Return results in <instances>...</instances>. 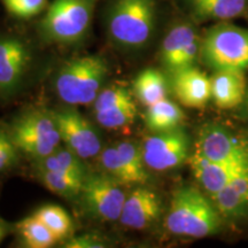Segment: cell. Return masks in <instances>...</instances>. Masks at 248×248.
Returning <instances> with one entry per match:
<instances>
[{
    "label": "cell",
    "mask_w": 248,
    "mask_h": 248,
    "mask_svg": "<svg viewBox=\"0 0 248 248\" xmlns=\"http://www.w3.org/2000/svg\"><path fill=\"white\" fill-rule=\"evenodd\" d=\"M221 217L213 200L186 185L173 192L166 226L170 233L179 237L204 238L218 232Z\"/></svg>",
    "instance_id": "obj_1"
},
{
    "label": "cell",
    "mask_w": 248,
    "mask_h": 248,
    "mask_svg": "<svg viewBox=\"0 0 248 248\" xmlns=\"http://www.w3.org/2000/svg\"><path fill=\"white\" fill-rule=\"evenodd\" d=\"M108 75V66L99 55H85L66 62L55 77L58 97L68 105H88L95 100Z\"/></svg>",
    "instance_id": "obj_2"
},
{
    "label": "cell",
    "mask_w": 248,
    "mask_h": 248,
    "mask_svg": "<svg viewBox=\"0 0 248 248\" xmlns=\"http://www.w3.org/2000/svg\"><path fill=\"white\" fill-rule=\"evenodd\" d=\"M155 21L154 0H115L108 15V32L117 45L139 48L151 39Z\"/></svg>",
    "instance_id": "obj_3"
},
{
    "label": "cell",
    "mask_w": 248,
    "mask_h": 248,
    "mask_svg": "<svg viewBox=\"0 0 248 248\" xmlns=\"http://www.w3.org/2000/svg\"><path fill=\"white\" fill-rule=\"evenodd\" d=\"M200 58L214 71L248 69V29L221 22L206 31Z\"/></svg>",
    "instance_id": "obj_4"
},
{
    "label": "cell",
    "mask_w": 248,
    "mask_h": 248,
    "mask_svg": "<svg viewBox=\"0 0 248 248\" xmlns=\"http://www.w3.org/2000/svg\"><path fill=\"white\" fill-rule=\"evenodd\" d=\"M95 4L97 0H53L40 22L43 35L61 44L78 42L91 24Z\"/></svg>",
    "instance_id": "obj_5"
},
{
    "label": "cell",
    "mask_w": 248,
    "mask_h": 248,
    "mask_svg": "<svg viewBox=\"0 0 248 248\" xmlns=\"http://www.w3.org/2000/svg\"><path fill=\"white\" fill-rule=\"evenodd\" d=\"M9 135L18 151L33 160L48 156L60 147V131L53 114L31 111L12 124Z\"/></svg>",
    "instance_id": "obj_6"
},
{
    "label": "cell",
    "mask_w": 248,
    "mask_h": 248,
    "mask_svg": "<svg viewBox=\"0 0 248 248\" xmlns=\"http://www.w3.org/2000/svg\"><path fill=\"white\" fill-rule=\"evenodd\" d=\"M195 151L215 162L248 166V139L217 123H206L198 133Z\"/></svg>",
    "instance_id": "obj_7"
},
{
    "label": "cell",
    "mask_w": 248,
    "mask_h": 248,
    "mask_svg": "<svg viewBox=\"0 0 248 248\" xmlns=\"http://www.w3.org/2000/svg\"><path fill=\"white\" fill-rule=\"evenodd\" d=\"M119 182L105 175H86L79 197L88 212L104 221H117L126 195Z\"/></svg>",
    "instance_id": "obj_8"
},
{
    "label": "cell",
    "mask_w": 248,
    "mask_h": 248,
    "mask_svg": "<svg viewBox=\"0 0 248 248\" xmlns=\"http://www.w3.org/2000/svg\"><path fill=\"white\" fill-rule=\"evenodd\" d=\"M141 150L146 167L156 171H166L177 168L187 160L190 139L185 130L178 126L147 137Z\"/></svg>",
    "instance_id": "obj_9"
},
{
    "label": "cell",
    "mask_w": 248,
    "mask_h": 248,
    "mask_svg": "<svg viewBox=\"0 0 248 248\" xmlns=\"http://www.w3.org/2000/svg\"><path fill=\"white\" fill-rule=\"evenodd\" d=\"M52 114L57 121L61 140L64 146L83 160L92 159L100 155L102 151L100 136L82 114L73 108L60 109Z\"/></svg>",
    "instance_id": "obj_10"
},
{
    "label": "cell",
    "mask_w": 248,
    "mask_h": 248,
    "mask_svg": "<svg viewBox=\"0 0 248 248\" xmlns=\"http://www.w3.org/2000/svg\"><path fill=\"white\" fill-rule=\"evenodd\" d=\"M201 39L192 24L179 23L164 37L160 60L169 74L193 67L200 57Z\"/></svg>",
    "instance_id": "obj_11"
},
{
    "label": "cell",
    "mask_w": 248,
    "mask_h": 248,
    "mask_svg": "<svg viewBox=\"0 0 248 248\" xmlns=\"http://www.w3.org/2000/svg\"><path fill=\"white\" fill-rule=\"evenodd\" d=\"M29 62V49L21 40L0 39V97L8 98L16 91Z\"/></svg>",
    "instance_id": "obj_12"
},
{
    "label": "cell",
    "mask_w": 248,
    "mask_h": 248,
    "mask_svg": "<svg viewBox=\"0 0 248 248\" xmlns=\"http://www.w3.org/2000/svg\"><path fill=\"white\" fill-rule=\"evenodd\" d=\"M161 200L156 192L139 186L126 195L120 222L135 230H142L153 224L160 217Z\"/></svg>",
    "instance_id": "obj_13"
},
{
    "label": "cell",
    "mask_w": 248,
    "mask_h": 248,
    "mask_svg": "<svg viewBox=\"0 0 248 248\" xmlns=\"http://www.w3.org/2000/svg\"><path fill=\"white\" fill-rule=\"evenodd\" d=\"M170 76L172 91L184 106L201 108L212 99L210 77L195 66L176 71Z\"/></svg>",
    "instance_id": "obj_14"
},
{
    "label": "cell",
    "mask_w": 248,
    "mask_h": 248,
    "mask_svg": "<svg viewBox=\"0 0 248 248\" xmlns=\"http://www.w3.org/2000/svg\"><path fill=\"white\" fill-rule=\"evenodd\" d=\"M190 161L195 178L210 197L248 170V166L215 162L204 157L197 151Z\"/></svg>",
    "instance_id": "obj_15"
},
{
    "label": "cell",
    "mask_w": 248,
    "mask_h": 248,
    "mask_svg": "<svg viewBox=\"0 0 248 248\" xmlns=\"http://www.w3.org/2000/svg\"><path fill=\"white\" fill-rule=\"evenodd\" d=\"M212 99L217 107L230 109L243 104L247 94L245 71L218 70L210 77Z\"/></svg>",
    "instance_id": "obj_16"
},
{
    "label": "cell",
    "mask_w": 248,
    "mask_h": 248,
    "mask_svg": "<svg viewBox=\"0 0 248 248\" xmlns=\"http://www.w3.org/2000/svg\"><path fill=\"white\" fill-rule=\"evenodd\" d=\"M212 200L219 215L224 218H246L248 216V170L212 195Z\"/></svg>",
    "instance_id": "obj_17"
},
{
    "label": "cell",
    "mask_w": 248,
    "mask_h": 248,
    "mask_svg": "<svg viewBox=\"0 0 248 248\" xmlns=\"http://www.w3.org/2000/svg\"><path fill=\"white\" fill-rule=\"evenodd\" d=\"M193 15L199 20L229 21L243 15L248 0H186Z\"/></svg>",
    "instance_id": "obj_18"
},
{
    "label": "cell",
    "mask_w": 248,
    "mask_h": 248,
    "mask_svg": "<svg viewBox=\"0 0 248 248\" xmlns=\"http://www.w3.org/2000/svg\"><path fill=\"white\" fill-rule=\"evenodd\" d=\"M136 97L144 106L150 107L168 95V83L160 70L147 68L136 77L133 82Z\"/></svg>",
    "instance_id": "obj_19"
},
{
    "label": "cell",
    "mask_w": 248,
    "mask_h": 248,
    "mask_svg": "<svg viewBox=\"0 0 248 248\" xmlns=\"http://www.w3.org/2000/svg\"><path fill=\"white\" fill-rule=\"evenodd\" d=\"M145 120L151 131L155 133L169 131L178 128L184 120V113L175 102L166 98L147 107Z\"/></svg>",
    "instance_id": "obj_20"
},
{
    "label": "cell",
    "mask_w": 248,
    "mask_h": 248,
    "mask_svg": "<svg viewBox=\"0 0 248 248\" xmlns=\"http://www.w3.org/2000/svg\"><path fill=\"white\" fill-rule=\"evenodd\" d=\"M82 160V157H79L68 147L60 146L54 153L36 161L38 169L66 172L77 177L85 178L88 172Z\"/></svg>",
    "instance_id": "obj_21"
},
{
    "label": "cell",
    "mask_w": 248,
    "mask_h": 248,
    "mask_svg": "<svg viewBox=\"0 0 248 248\" xmlns=\"http://www.w3.org/2000/svg\"><path fill=\"white\" fill-rule=\"evenodd\" d=\"M21 239L30 248H48L58 243V238L36 215L23 218L16 224Z\"/></svg>",
    "instance_id": "obj_22"
},
{
    "label": "cell",
    "mask_w": 248,
    "mask_h": 248,
    "mask_svg": "<svg viewBox=\"0 0 248 248\" xmlns=\"http://www.w3.org/2000/svg\"><path fill=\"white\" fill-rule=\"evenodd\" d=\"M38 170L39 178L42 179L45 187L51 192L64 198H75L79 195L84 178L53 170Z\"/></svg>",
    "instance_id": "obj_23"
},
{
    "label": "cell",
    "mask_w": 248,
    "mask_h": 248,
    "mask_svg": "<svg viewBox=\"0 0 248 248\" xmlns=\"http://www.w3.org/2000/svg\"><path fill=\"white\" fill-rule=\"evenodd\" d=\"M137 116V106L133 99L121 102L115 106L94 111V117L101 126L107 129H120L133 123Z\"/></svg>",
    "instance_id": "obj_24"
},
{
    "label": "cell",
    "mask_w": 248,
    "mask_h": 248,
    "mask_svg": "<svg viewBox=\"0 0 248 248\" xmlns=\"http://www.w3.org/2000/svg\"><path fill=\"white\" fill-rule=\"evenodd\" d=\"M114 146L126 166L129 167V169L131 170L137 181V185L145 184L148 181V173L146 171V163L144 161L140 145L131 139H125V140L116 142Z\"/></svg>",
    "instance_id": "obj_25"
},
{
    "label": "cell",
    "mask_w": 248,
    "mask_h": 248,
    "mask_svg": "<svg viewBox=\"0 0 248 248\" xmlns=\"http://www.w3.org/2000/svg\"><path fill=\"white\" fill-rule=\"evenodd\" d=\"M100 166L104 171L122 185H137L135 176L121 157L115 146L105 148L100 153Z\"/></svg>",
    "instance_id": "obj_26"
},
{
    "label": "cell",
    "mask_w": 248,
    "mask_h": 248,
    "mask_svg": "<svg viewBox=\"0 0 248 248\" xmlns=\"http://www.w3.org/2000/svg\"><path fill=\"white\" fill-rule=\"evenodd\" d=\"M33 215L38 217L40 221L53 232L59 241L64 239L70 233L71 228H73L69 215L66 213V210L57 204L43 206Z\"/></svg>",
    "instance_id": "obj_27"
},
{
    "label": "cell",
    "mask_w": 248,
    "mask_h": 248,
    "mask_svg": "<svg viewBox=\"0 0 248 248\" xmlns=\"http://www.w3.org/2000/svg\"><path fill=\"white\" fill-rule=\"evenodd\" d=\"M2 2L9 13L22 18L36 16L47 8V0H2Z\"/></svg>",
    "instance_id": "obj_28"
},
{
    "label": "cell",
    "mask_w": 248,
    "mask_h": 248,
    "mask_svg": "<svg viewBox=\"0 0 248 248\" xmlns=\"http://www.w3.org/2000/svg\"><path fill=\"white\" fill-rule=\"evenodd\" d=\"M130 99H132V95L125 86H113L99 93L93 101V111L106 109Z\"/></svg>",
    "instance_id": "obj_29"
},
{
    "label": "cell",
    "mask_w": 248,
    "mask_h": 248,
    "mask_svg": "<svg viewBox=\"0 0 248 248\" xmlns=\"http://www.w3.org/2000/svg\"><path fill=\"white\" fill-rule=\"evenodd\" d=\"M18 152L9 132L0 130V172H4L17 162Z\"/></svg>",
    "instance_id": "obj_30"
},
{
    "label": "cell",
    "mask_w": 248,
    "mask_h": 248,
    "mask_svg": "<svg viewBox=\"0 0 248 248\" xmlns=\"http://www.w3.org/2000/svg\"><path fill=\"white\" fill-rule=\"evenodd\" d=\"M94 241H92L90 238H78V239H75L70 241L68 247H98Z\"/></svg>",
    "instance_id": "obj_31"
},
{
    "label": "cell",
    "mask_w": 248,
    "mask_h": 248,
    "mask_svg": "<svg viewBox=\"0 0 248 248\" xmlns=\"http://www.w3.org/2000/svg\"><path fill=\"white\" fill-rule=\"evenodd\" d=\"M240 106H243V115L245 116V119L248 121V93L246 94V97H245L243 104H241Z\"/></svg>",
    "instance_id": "obj_32"
},
{
    "label": "cell",
    "mask_w": 248,
    "mask_h": 248,
    "mask_svg": "<svg viewBox=\"0 0 248 248\" xmlns=\"http://www.w3.org/2000/svg\"><path fill=\"white\" fill-rule=\"evenodd\" d=\"M6 233H7V231H6L5 225L2 224V223H0V243H1L2 239H4V238H5Z\"/></svg>",
    "instance_id": "obj_33"
}]
</instances>
